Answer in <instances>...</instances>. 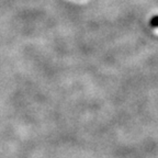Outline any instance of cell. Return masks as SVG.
Segmentation results:
<instances>
[{
	"label": "cell",
	"mask_w": 158,
	"mask_h": 158,
	"mask_svg": "<svg viewBox=\"0 0 158 158\" xmlns=\"http://www.w3.org/2000/svg\"><path fill=\"white\" fill-rule=\"evenodd\" d=\"M149 25H151L153 29H158V15H153V18L149 21Z\"/></svg>",
	"instance_id": "1"
}]
</instances>
